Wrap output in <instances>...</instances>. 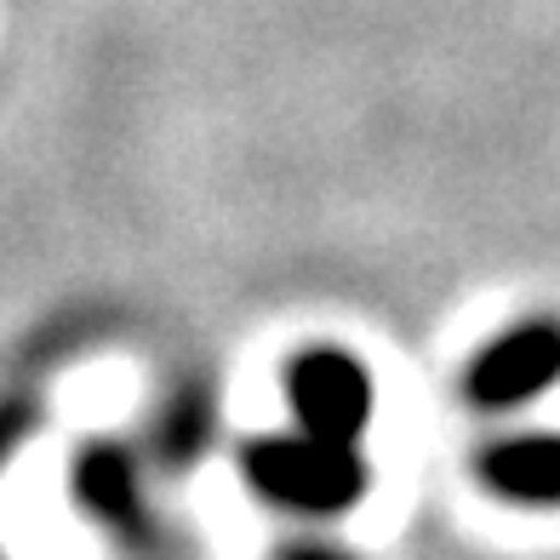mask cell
<instances>
[{"mask_svg": "<svg viewBox=\"0 0 560 560\" xmlns=\"http://www.w3.org/2000/svg\"><path fill=\"white\" fill-rule=\"evenodd\" d=\"M246 480L264 498L303 509V515H338L361 503L366 492V464L354 441H320V435H275L246 446Z\"/></svg>", "mask_w": 560, "mask_h": 560, "instance_id": "6da1fadb", "label": "cell"}, {"mask_svg": "<svg viewBox=\"0 0 560 560\" xmlns=\"http://www.w3.org/2000/svg\"><path fill=\"white\" fill-rule=\"evenodd\" d=\"M74 498H81L92 515H104V521H132L138 515V469H132V457L115 452V446L86 452L81 469H74Z\"/></svg>", "mask_w": 560, "mask_h": 560, "instance_id": "5b68a950", "label": "cell"}, {"mask_svg": "<svg viewBox=\"0 0 560 560\" xmlns=\"http://www.w3.org/2000/svg\"><path fill=\"white\" fill-rule=\"evenodd\" d=\"M555 372H560V332L526 326V332H509L503 343H492L469 366V395L487 406H509V400L538 395Z\"/></svg>", "mask_w": 560, "mask_h": 560, "instance_id": "3957f363", "label": "cell"}, {"mask_svg": "<svg viewBox=\"0 0 560 560\" xmlns=\"http://www.w3.org/2000/svg\"><path fill=\"white\" fill-rule=\"evenodd\" d=\"M487 487L515 498V503H560V441L555 435H526V441H503L487 452Z\"/></svg>", "mask_w": 560, "mask_h": 560, "instance_id": "277c9868", "label": "cell"}, {"mask_svg": "<svg viewBox=\"0 0 560 560\" xmlns=\"http://www.w3.org/2000/svg\"><path fill=\"white\" fill-rule=\"evenodd\" d=\"M280 560H343L338 549H320V544H303V549H287Z\"/></svg>", "mask_w": 560, "mask_h": 560, "instance_id": "8992f818", "label": "cell"}, {"mask_svg": "<svg viewBox=\"0 0 560 560\" xmlns=\"http://www.w3.org/2000/svg\"><path fill=\"white\" fill-rule=\"evenodd\" d=\"M287 400L298 423L320 441H354L372 418V384L361 361H349L338 349H315L287 372Z\"/></svg>", "mask_w": 560, "mask_h": 560, "instance_id": "7a4b0ae2", "label": "cell"}]
</instances>
